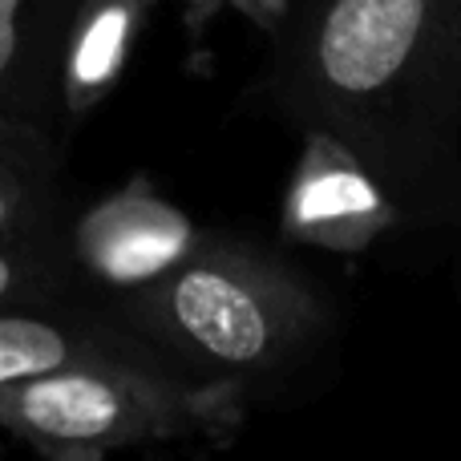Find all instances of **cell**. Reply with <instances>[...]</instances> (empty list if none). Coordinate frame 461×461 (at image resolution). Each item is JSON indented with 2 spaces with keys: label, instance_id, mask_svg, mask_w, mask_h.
Wrapping results in <instances>:
<instances>
[{
  "label": "cell",
  "instance_id": "obj_10",
  "mask_svg": "<svg viewBox=\"0 0 461 461\" xmlns=\"http://www.w3.org/2000/svg\"><path fill=\"white\" fill-rule=\"evenodd\" d=\"M81 284L65 255V230L0 235V308L77 295Z\"/></svg>",
  "mask_w": 461,
  "mask_h": 461
},
{
  "label": "cell",
  "instance_id": "obj_2",
  "mask_svg": "<svg viewBox=\"0 0 461 461\" xmlns=\"http://www.w3.org/2000/svg\"><path fill=\"white\" fill-rule=\"evenodd\" d=\"M102 303L170 368L239 384L287 373L328 332V300L292 259L223 230L162 279Z\"/></svg>",
  "mask_w": 461,
  "mask_h": 461
},
{
  "label": "cell",
  "instance_id": "obj_5",
  "mask_svg": "<svg viewBox=\"0 0 461 461\" xmlns=\"http://www.w3.org/2000/svg\"><path fill=\"white\" fill-rule=\"evenodd\" d=\"M409 211L393 186L328 130H300V154L279 203V235L328 255H360L389 239Z\"/></svg>",
  "mask_w": 461,
  "mask_h": 461
},
{
  "label": "cell",
  "instance_id": "obj_11",
  "mask_svg": "<svg viewBox=\"0 0 461 461\" xmlns=\"http://www.w3.org/2000/svg\"><path fill=\"white\" fill-rule=\"evenodd\" d=\"M186 5L207 13V16L211 13H235L263 32H279L287 21V13H292V0H186Z\"/></svg>",
  "mask_w": 461,
  "mask_h": 461
},
{
  "label": "cell",
  "instance_id": "obj_6",
  "mask_svg": "<svg viewBox=\"0 0 461 461\" xmlns=\"http://www.w3.org/2000/svg\"><path fill=\"white\" fill-rule=\"evenodd\" d=\"M81 360L167 365L134 328H126L89 292L0 308V389Z\"/></svg>",
  "mask_w": 461,
  "mask_h": 461
},
{
  "label": "cell",
  "instance_id": "obj_4",
  "mask_svg": "<svg viewBox=\"0 0 461 461\" xmlns=\"http://www.w3.org/2000/svg\"><path fill=\"white\" fill-rule=\"evenodd\" d=\"M207 230L170 203L146 175L105 191L65 219V255L81 292L118 300L175 271Z\"/></svg>",
  "mask_w": 461,
  "mask_h": 461
},
{
  "label": "cell",
  "instance_id": "obj_7",
  "mask_svg": "<svg viewBox=\"0 0 461 461\" xmlns=\"http://www.w3.org/2000/svg\"><path fill=\"white\" fill-rule=\"evenodd\" d=\"M77 0H0V118L61 138V53Z\"/></svg>",
  "mask_w": 461,
  "mask_h": 461
},
{
  "label": "cell",
  "instance_id": "obj_9",
  "mask_svg": "<svg viewBox=\"0 0 461 461\" xmlns=\"http://www.w3.org/2000/svg\"><path fill=\"white\" fill-rule=\"evenodd\" d=\"M65 150L61 138L0 118V235L65 230Z\"/></svg>",
  "mask_w": 461,
  "mask_h": 461
},
{
  "label": "cell",
  "instance_id": "obj_3",
  "mask_svg": "<svg viewBox=\"0 0 461 461\" xmlns=\"http://www.w3.org/2000/svg\"><path fill=\"white\" fill-rule=\"evenodd\" d=\"M247 425V384L167 365L81 360L0 389V433L57 461L207 441L230 446Z\"/></svg>",
  "mask_w": 461,
  "mask_h": 461
},
{
  "label": "cell",
  "instance_id": "obj_8",
  "mask_svg": "<svg viewBox=\"0 0 461 461\" xmlns=\"http://www.w3.org/2000/svg\"><path fill=\"white\" fill-rule=\"evenodd\" d=\"M150 0H77L61 53V122H86L126 77Z\"/></svg>",
  "mask_w": 461,
  "mask_h": 461
},
{
  "label": "cell",
  "instance_id": "obj_1",
  "mask_svg": "<svg viewBox=\"0 0 461 461\" xmlns=\"http://www.w3.org/2000/svg\"><path fill=\"white\" fill-rule=\"evenodd\" d=\"M276 37L271 105L441 215L461 186V0H303Z\"/></svg>",
  "mask_w": 461,
  "mask_h": 461
}]
</instances>
